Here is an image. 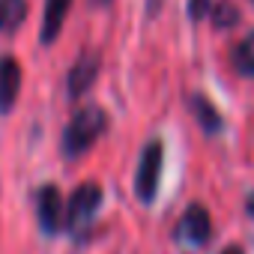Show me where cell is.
<instances>
[{
  "label": "cell",
  "mask_w": 254,
  "mask_h": 254,
  "mask_svg": "<svg viewBox=\"0 0 254 254\" xmlns=\"http://www.w3.org/2000/svg\"><path fill=\"white\" fill-rule=\"evenodd\" d=\"M105 129H108V114H105L99 105L78 108V111L72 114L69 126H66V132H63V141H60L63 156L75 159V156L87 153V150L102 138V132H105Z\"/></svg>",
  "instance_id": "cell-1"
},
{
  "label": "cell",
  "mask_w": 254,
  "mask_h": 254,
  "mask_svg": "<svg viewBox=\"0 0 254 254\" xmlns=\"http://www.w3.org/2000/svg\"><path fill=\"white\" fill-rule=\"evenodd\" d=\"M162 141H150L141 153L138 162V174H135V191L144 203H153L156 191H159V180H162Z\"/></svg>",
  "instance_id": "cell-2"
},
{
  "label": "cell",
  "mask_w": 254,
  "mask_h": 254,
  "mask_svg": "<svg viewBox=\"0 0 254 254\" xmlns=\"http://www.w3.org/2000/svg\"><path fill=\"white\" fill-rule=\"evenodd\" d=\"M102 206V189L96 183H84L75 189V194L69 197V209H66V224L72 230H81L84 224L93 221L96 209Z\"/></svg>",
  "instance_id": "cell-3"
},
{
  "label": "cell",
  "mask_w": 254,
  "mask_h": 254,
  "mask_svg": "<svg viewBox=\"0 0 254 254\" xmlns=\"http://www.w3.org/2000/svg\"><path fill=\"white\" fill-rule=\"evenodd\" d=\"M209 233H212L209 212H206L200 203H191V206L183 212L180 224H177V239H180L183 245H189V248H197V245H203V242L209 239Z\"/></svg>",
  "instance_id": "cell-4"
},
{
  "label": "cell",
  "mask_w": 254,
  "mask_h": 254,
  "mask_svg": "<svg viewBox=\"0 0 254 254\" xmlns=\"http://www.w3.org/2000/svg\"><path fill=\"white\" fill-rule=\"evenodd\" d=\"M36 218H39V227L45 233H57L66 218H63V200H60V191L54 186H42L36 191Z\"/></svg>",
  "instance_id": "cell-5"
},
{
  "label": "cell",
  "mask_w": 254,
  "mask_h": 254,
  "mask_svg": "<svg viewBox=\"0 0 254 254\" xmlns=\"http://www.w3.org/2000/svg\"><path fill=\"white\" fill-rule=\"evenodd\" d=\"M96 75H99V54H96V51H84V54L72 63V69H69V75H66V90H69V96L78 99L81 93H87V90L93 87Z\"/></svg>",
  "instance_id": "cell-6"
},
{
  "label": "cell",
  "mask_w": 254,
  "mask_h": 254,
  "mask_svg": "<svg viewBox=\"0 0 254 254\" xmlns=\"http://www.w3.org/2000/svg\"><path fill=\"white\" fill-rule=\"evenodd\" d=\"M21 90V63L15 57H0V114H9Z\"/></svg>",
  "instance_id": "cell-7"
},
{
  "label": "cell",
  "mask_w": 254,
  "mask_h": 254,
  "mask_svg": "<svg viewBox=\"0 0 254 254\" xmlns=\"http://www.w3.org/2000/svg\"><path fill=\"white\" fill-rule=\"evenodd\" d=\"M72 6V0H45V12H42V30H39V39L45 45H51L57 39V33L63 30V21H66V12Z\"/></svg>",
  "instance_id": "cell-8"
},
{
  "label": "cell",
  "mask_w": 254,
  "mask_h": 254,
  "mask_svg": "<svg viewBox=\"0 0 254 254\" xmlns=\"http://www.w3.org/2000/svg\"><path fill=\"white\" fill-rule=\"evenodd\" d=\"M189 105H191V114L197 117V123L203 126V132H209V135H215L218 129H221V114L215 111V105L206 99V96H200V93H194L191 99H189Z\"/></svg>",
  "instance_id": "cell-9"
},
{
  "label": "cell",
  "mask_w": 254,
  "mask_h": 254,
  "mask_svg": "<svg viewBox=\"0 0 254 254\" xmlns=\"http://www.w3.org/2000/svg\"><path fill=\"white\" fill-rule=\"evenodd\" d=\"M27 18V0H0V33H15Z\"/></svg>",
  "instance_id": "cell-10"
},
{
  "label": "cell",
  "mask_w": 254,
  "mask_h": 254,
  "mask_svg": "<svg viewBox=\"0 0 254 254\" xmlns=\"http://www.w3.org/2000/svg\"><path fill=\"white\" fill-rule=\"evenodd\" d=\"M233 66L239 75L254 78V33H248L242 42H236L233 48Z\"/></svg>",
  "instance_id": "cell-11"
},
{
  "label": "cell",
  "mask_w": 254,
  "mask_h": 254,
  "mask_svg": "<svg viewBox=\"0 0 254 254\" xmlns=\"http://www.w3.org/2000/svg\"><path fill=\"white\" fill-rule=\"evenodd\" d=\"M236 21H239L236 6L230 3V0H218V6L212 9V24H215L218 30H227V27H233Z\"/></svg>",
  "instance_id": "cell-12"
},
{
  "label": "cell",
  "mask_w": 254,
  "mask_h": 254,
  "mask_svg": "<svg viewBox=\"0 0 254 254\" xmlns=\"http://www.w3.org/2000/svg\"><path fill=\"white\" fill-rule=\"evenodd\" d=\"M209 9H212V0H189V18H191V21L206 18Z\"/></svg>",
  "instance_id": "cell-13"
},
{
  "label": "cell",
  "mask_w": 254,
  "mask_h": 254,
  "mask_svg": "<svg viewBox=\"0 0 254 254\" xmlns=\"http://www.w3.org/2000/svg\"><path fill=\"white\" fill-rule=\"evenodd\" d=\"M245 209H248V212H251V215H254V191H251V194H248V200H245Z\"/></svg>",
  "instance_id": "cell-14"
},
{
  "label": "cell",
  "mask_w": 254,
  "mask_h": 254,
  "mask_svg": "<svg viewBox=\"0 0 254 254\" xmlns=\"http://www.w3.org/2000/svg\"><path fill=\"white\" fill-rule=\"evenodd\" d=\"M221 254H242V248H239V245H227Z\"/></svg>",
  "instance_id": "cell-15"
}]
</instances>
